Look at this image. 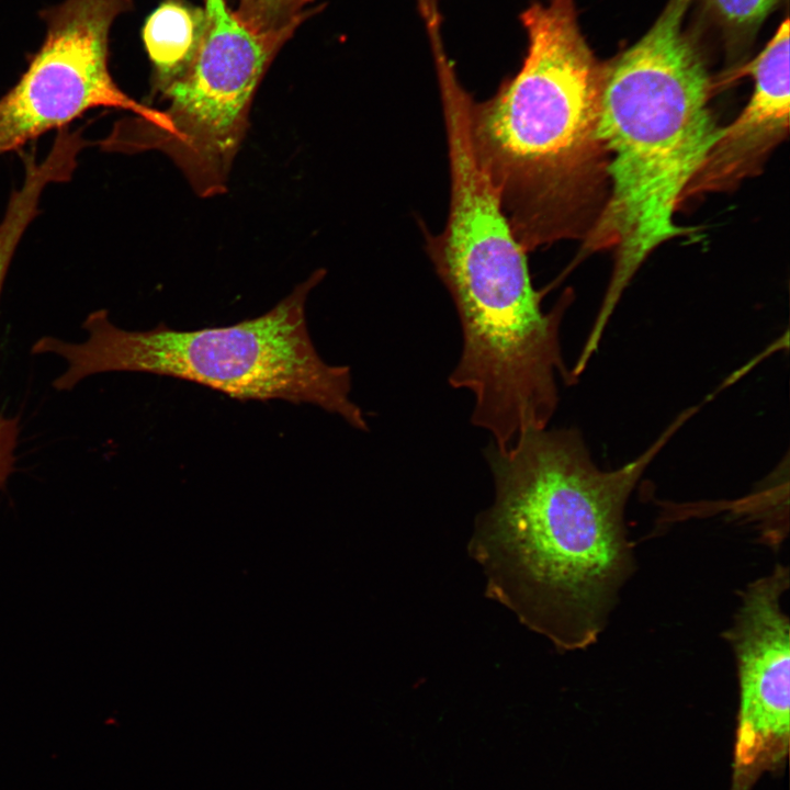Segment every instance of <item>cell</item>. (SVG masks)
<instances>
[{
    "instance_id": "6da1fadb",
    "label": "cell",
    "mask_w": 790,
    "mask_h": 790,
    "mask_svg": "<svg viewBox=\"0 0 790 790\" xmlns=\"http://www.w3.org/2000/svg\"><path fill=\"white\" fill-rule=\"evenodd\" d=\"M699 410L682 411L640 455L600 469L575 428L534 429L485 458L494 503L475 519L469 553L486 594L557 650L594 644L634 572L625 508L636 484Z\"/></svg>"
},
{
    "instance_id": "7a4b0ae2",
    "label": "cell",
    "mask_w": 790,
    "mask_h": 790,
    "mask_svg": "<svg viewBox=\"0 0 790 790\" xmlns=\"http://www.w3.org/2000/svg\"><path fill=\"white\" fill-rule=\"evenodd\" d=\"M691 2L669 0L636 43L601 64L597 136L610 193L587 245L614 248L616 260L592 339L653 250L691 232L675 211L721 133L704 61L684 29Z\"/></svg>"
},
{
    "instance_id": "3957f363",
    "label": "cell",
    "mask_w": 790,
    "mask_h": 790,
    "mask_svg": "<svg viewBox=\"0 0 790 790\" xmlns=\"http://www.w3.org/2000/svg\"><path fill=\"white\" fill-rule=\"evenodd\" d=\"M442 112L450 203L442 230L426 232L425 239L462 328V352L449 383L470 391L479 414L533 411L553 402L558 381L569 375L560 339L566 304L548 312L541 306L528 251L473 151L465 100L447 98Z\"/></svg>"
},
{
    "instance_id": "277c9868",
    "label": "cell",
    "mask_w": 790,
    "mask_h": 790,
    "mask_svg": "<svg viewBox=\"0 0 790 790\" xmlns=\"http://www.w3.org/2000/svg\"><path fill=\"white\" fill-rule=\"evenodd\" d=\"M520 69L469 103V134L510 227L527 251L575 237L606 154L597 136L601 64L574 0L534 2L520 15Z\"/></svg>"
},
{
    "instance_id": "5b68a950",
    "label": "cell",
    "mask_w": 790,
    "mask_h": 790,
    "mask_svg": "<svg viewBox=\"0 0 790 790\" xmlns=\"http://www.w3.org/2000/svg\"><path fill=\"white\" fill-rule=\"evenodd\" d=\"M325 275L324 269L314 271L267 313L230 326L177 330L161 323L149 330H126L100 309L82 324L86 340L45 336L32 350L65 359L67 368L54 382L60 391L99 373H149L240 400L311 404L366 431L363 411L350 398V368L325 362L308 331L307 298Z\"/></svg>"
},
{
    "instance_id": "8992f818",
    "label": "cell",
    "mask_w": 790,
    "mask_h": 790,
    "mask_svg": "<svg viewBox=\"0 0 790 790\" xmlns=\"http://www.w3.org/2000/svg\"><path fill=\"white\" fill-rule=\"evenodd\" d=\"M198 47L183 74L160 97L163 131L119 133L110 149L158 150L181 170L194 193L227 191L233 162L246 137L249 112L267 69L294 32H260L245 23L226 0H203Z\"/></svg>"
},
{
    "instance_id": "52a82bcc",
    "label": "cell",
    "mask_w": 790,
    "mask_h": 790,
    "mask_svg": "<svg viewBox=\"0 0 790 790\" xmlns=\"http://www.w3.org/2000/svg\"><path fill=\"white\" fill-rule=\"evenodd\" d=\"M131 0H65L41 11L46 35L19 81L0 98V155L20 149L97 108L127 111L149 131H162L161 110L126 94L109 67L114 20Z\"/></svg>"
},
{
    "instance_id": "ba28073f",
    "label": "cell",
    "mask_w": 790,
    "mask_h": 790,
    "mask_svg": "<svg viewBox=\"0 0 790 790\" xmlns=\"http://www.w3.org/2000/svg\"><path fill=\"white\" fill-rule=\"evenodd\" d=\"M789 567L774 569L742 592L725 631L738 680L734 790H745L787 757L790 733V623L781 607Z\"/></svg>"
},
{
    "instance_id": "9c48e42d",
    "label": "cell",
    "mask_w": 790,
    "mask_h": 790,
    "mask_svg": "<svg viewBox=\"0 0 790 790\" xmlns=\"http://www.w3.org/2000/svg\"><path fill=\"white\" fill-rule=\"evenodd\" d=\"M753 94L721 133L685 195L727 190L756 173L789 129V20L781 22L765 48L744 69Z\"/></svg>"
},
{
    "instance_id": "30bf717a",
    "label": "cell",
    "mask_w": 790,
    "mask_h": 790,
    "mask_svg": "<svg viewBox=\"0 0 790 790\" xmlns=\"http://www.w3.org/2000/svg\"><path fill=\"white\" fill-rule=\"evenodd\" d=\"M202 8L165 0L147 18L142 36L153 67V92L161 94L187 69L198 47Z\"/></svg>"
},
{
    "instance_id": "8fae6325",
    "label": "cell",
    "mask_w": 790,
    "mask_h": 790,
    "mask_svg": "<svg viewBox=\"0 0 790 790\" xmlns=\"http://www.w3.org/2000/svg\"><path fill=\"white\" fill-rule=\"evenodd\" d=\"M727 48L747 45L780 0H699Z\"/></svg>"
},
{
    "instance_id": "7c38bea8",
    "label": "cell",
    "mask_w": 790,
    "mask_h": 790,
    "mask_svg": "<svg viewBox=\"0 0 790 790\" xmlns=\"http://www.w3.org/2000/svg\"><path fill=\"white\" fill-rule=\"evenodd\" d=\"M312 0H238L236 14L260 32L295 30L308 16Z\"/></svg>"
},
{
    "instance_id": "4fadbf2b",
    "label": "cell",
    "mask_w": 790,
    "mask_h": 790,
    "mask_svg": "<svg viewBox=\"0 0 790 790\" xmlns=\"http://www.w3.org/2000/svg\"><path fill=\"white\" fill-rule=\"evenodd\" d=\"M18 244L15 236L7 232H0V295ZM18 432L16 419L5 418L0 415V490L4 487L13 471Z\"/></svg>"
}]
</instances>
